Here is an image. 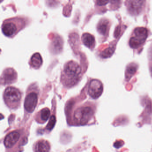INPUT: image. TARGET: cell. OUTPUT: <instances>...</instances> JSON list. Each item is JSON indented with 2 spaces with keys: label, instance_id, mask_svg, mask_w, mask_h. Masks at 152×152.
I'll return each instance as SVG.
<instances>
[{
  "label": "cell",
  "instance_id": "6da1fadb",
  "mask_svg": "<svg viewBox=\"0 0 152 152\" xmlns=\"http://www.w3.org/2000/svg\"><path fill=\"white\" fill-rule=\"evenodd\" d=\"M82 76V69L80 65L73 60L69 61L65 64L61 73V83L65 87L71 88L80 82Z\"/></svg>",
  "mask_w": 152,
  "mask_h": 152
},
{
  "label": "cell",
  "instance_id": "7a4b0ae2",
  "mask_svg": "<svg viewBox=\"0 0 152 152\" xmlns=\"http://www.w3.org/2000/svg\"><path fill=\"white\" fill-rule=\"evenodd\" d=\"M24 26V21L23 19L19 18H15L4 21L1 29L4 35L11 37L15 36Z\"/></svg>",
  "mask_w": 152,
  "mask_h": 152
},
{
  "label": "cell",
  "instance_id": "3957f363",
  "mask_svg": "<svg viewBox=\"0 0 152 152\" xmlns=\"http://www.w3.org/2000/svg\"><path fill=\"white\" fill-rule=\"evenodd\" d=\"M93 115V111L88 106L82 107L78 108L74 115V119L76 123L85 124L88 122Z\"/></svg>",
  "mask_w": 152,
  "mask_h": 152
},
{
  "label": "cell",
  "instance_id": "277c9868",
  "mask_svg": "<svg viewBox=\"0 0 152 152\" xmlns=\"http://www.w3.org/2000/svg\"><path fill=\"white\" fill-rule=\"evenodd\" d=\"M148 31L145 28L138 27L133 32V35L130 38V46L132 48H137L145 41L147 38Z\"/></svg>",
  "mask_w": 152,
  "mask_h": 152
},
{
  "label": "cell",
  "instance_id": "5b68a950",
  "mask_svg": "<svg viewBox=\"0 0 152 152\" xmlns=\"http://www.w3.org/2000/svg\"><path fill=\"white\" fill-rule=\"evenodd\" d=\"M21 97V91L15 87H7L4 91V99L6 103L8 104H18L20 102Z\"/></svg>",
  "mask_w": 152,
  "mask_h": 152
},
{
  "label": "cell",
  "instance_id": "8992f818",
  "mask_svg": "<svg viewBox=\"0 0 152 152\" xmlns=\"http://www.w3.org/2000/svg\"><path fill=\"white\" fill-rule=\"evenodd\" d=\"M103 91L102 83L97 80L91 81L88 89L89 95L93 99H97L101 96Z\"/></svg>",
  "mask_w": 152,
  "mask_h": 152
},
{
  "label": "cell",
  "instance_id": "52a82bcc",
  "mask_svg": "<svg viewBox=\"0 0 152 152\" xmlns=\"http://www.w3.org/2000/svg\"><path fill=\"white\" fill-rule=\"evenodd\" d=\"M38 97L37 93L34 91L30 92L25 99L24 107L29 113H32L38 103Z\"/></svg>",
  "mask_w": 152,
  "mask_h": 152
},
{
  "label": "cell",
  "instance_id": "ba28073f",
  "mask_svg": "<svg viewBox=\"0 0 152 152\" xmlns=\"http://www.w3.org/2000/svg\"><path fill=\"white\" fill-rule=\"evenodd\" d=\"M20 137V133L17 131H13L10 133L4 140V144L6 147H12L18 142Z\"/></svg>",
  "mask_w": 152,
  "mask_h": 152
},
{
  "label": "cell",
  "instance_id": "9c48e42d",
  "mask_svg": "<svg viewBox=\"0 0 152 152\" xmlns=\"http://www.w3.org/2000/svg\"><path fill=\"white\" fill-rule=\"evenodd\" d=\"M82 41L83 44L89 48L92 49L95 46V38L90 34L88 33L83 34L82 36Z\"/></svg>",
  "mask_w": 152,
  "mask_h": 152
},
{
  "label": "cell",
  "instance_id": "30bf717a",
  "mask_svg": "<svg viewBox=\"0 0 152 152\" xmlns=\"http://www.w3.org/2000/svg\"><path fill=\"white\" fill-rule=\"evenodd\" d=\"M42 58L39 53H34L31 58L30 64L32 67L35 69H39L42 65Z\"/></svg>",
  "mask_w": 152,
  "mask_h": 152
},
{
  "label": "cell",
  "instance_id": "8fae6325",
  "mask_svg": "<svg viewBox=\"0 0 152 152\" xmlns=\"http://www.w3.org/2000/svg\"><path fill=\"white\" fill-rule=\"evenodd\" d=\"M35 149L36 152H49L50 145L46 140H40L36 144Z\"/></svg>",
  "mask_w": 152,
  "mask_h": 152
},
{
  "label": "cell",
  "instance_id": "7c38bea8",
  "mask_svg": "<svg viewBox=\"0 0 152 152\" xmlns=\"http://www.w3.org/2000/svg\"><path fill=\"white\" fill-rule=\"evenodd\" d=\"M129 9L130 11L133 13H137L140 11L142 7L143 1H129Z\"/></svg>",
  "mask_w": 152,
  "mask_h": 152
},
{
  "label": "cell",
  "instance_id": "4fadbf2b",
  "mask_svg": "<svg viewBox=\"0 0 152 152\" xmlns=\"http://www.w3.org/2000/svg\"><path fill=\"white\" fill-rule=\"evenodd\" d=\"M108 28V22L105 21H102L99 22L97 26L99 32L102 35H105Z\"/></svg>",
  "mask_w": 152,
  "mask_h": 152
},
{
  "label": "cell",
  "instance_id": "5bb4252c",
  "mask_svg": "<svg viewBox=\"0 0 152 152\" xmlns=\"http://www.w3.org/2000/svg\"><path fill=\"white\" fill-rule=\"evenodd\" d=\"M137 70V66L134 64H131L127 67L126 72V78L129 80L136 72Z\"/></svg>",
  "mask_w": 152,
  "mask_h": 152
},
{
  "label": "cell",
  "instance_id": "9a60e30c",
  "mask_svg": "<svg viewBox=\"0 0 152 152\" xmlns=\"http://www.w3.org/2000/svg\"><path fill=\"white\" fill-rule=\"evenodd\" d=\"M50 114V110L49 108H44L41 111V118L43 121H46L49 118Z\"/></svg>",
  "mask_w": 152,
  "mask_h": 152
},
{
  "label": "cell",
  "instance_id": "2e32d148",
  "mask_svg": "<svg viewBox=\"0 0 152 152\" xmlns=\"http://www.w3.org/2000/svg\"><path fill=\"white\" fill-rule=\"evenodd\" d=\"M114 48L113 47H110L107 48L104 51L101 53V56L104 58H107L110 57L113 53L114 52Z\"/></svg>",
  "mask_w": 152,
  "mask_h": 152
},
{
  "label": "cell",
  "instance_id": "e0dca14e",
  "mask_svg": "<svg viewBox=\"0 0 152 152\" xmlns=\"http://www.w3.org/2000/svg\"><path fill=\"white\" fill-rule=\"evenodd\" d=\"M56 123V118L55 115H52L50 117L49 121L47 126V128L48 130H51L54 128Z\"/></svg>",
  "mask_w": 152,
  "mask_h": 152
},
{
  "label": "cell",
  "instance_id": "ac0fdd59",
  "mask_svg": "<svg viewBox=\"0 0 152 152\" xmlns=\"http://www.w3.org/2000/svg\"><path fill=\"white\" fill-rule=\"evenodd\" d=\"M108 2V1H97V4L99 6H104L107 4Z\"/></svg>",
  "mask_w": 152,
  "mask_h": 152
},
{
  "label": "cell",
  "instance_id": "d6986e66",
  "mask_svg": "<svg viewBox=\"0 0 152 152\" xmlns=\"http://www.w3.org/2000/svg\"><path fill=\"white\" fill-rule=\"evenodd\" d=\"M151 72H152V68H151Z\"/></svg>",
  "mask_w": 152,
  "mask_h": 152
}]
</instances>
